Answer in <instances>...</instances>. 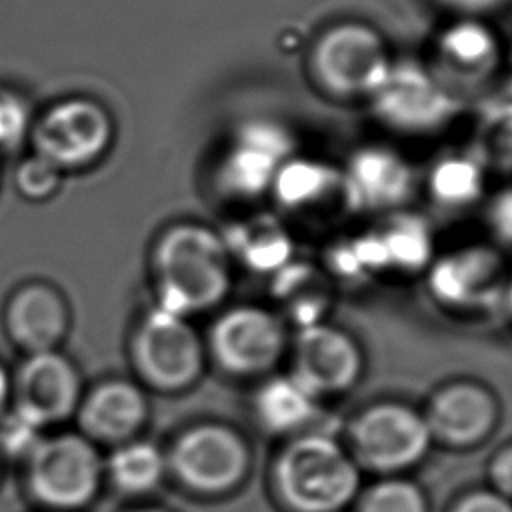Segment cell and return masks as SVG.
Segmentation results:
<instances>
[{
	"instance_id": "cell-1",
	"label": "cell",
	"mask_w": 512,
	"mask_h": 512,
	"mask_svg": "<svg viewBox=\"0 0 512 512\" xmlns=\"http://www.w3.org/2000/svg\"><path fill=\"white\" fill-rule=\"evenodd\" d=\"M232 264L222 232L196 222L166 228L152 252L156 306L188 318L216 308L232 288Z\"/></svg>"
},
{
	"instance_id": "cell-2",
	"label": "cell",
	"mask_w": 512,
	"mask_h": 512,
	"mask_svg": "<svg viewBox=\"0 0 512 512\" xmlns=\"http://www.w3.org/2000/svg\"><path fill=\"white\" fill-rule=\"evenodd\" d=\"M268 480L284 512H346L362 488V470L344 442L314 428L284 440Z\"/></svg>"
},
{
	"instance_id": "cell-3",
	"label": "cell",
	"mask_w": 512,
	"mask_h": 512,
	"mask_svg": "<svg viewBox=\"0 0 512 512\" xmlns=\"http://www.w3.org/2000/svg\"><path fill=\"white\" fill-rule=\"evenodd\" d=\"M422 410L404 402H374L362 408L346 430L344 446L362 472L404 476L432 448Z\"/></svg>"
},
{
	"instance_id": "cell-4",
	"label": "cell",
	"mask_w": 512,
	"mask_h": 512,
	"mask_svg": "<svg viewBox=\"0 0 512 512\" xmlns=\"http://www.w3.org/2000/svg\"><path fill=\"white\" fill-rule=\"evenodd\" d=\"M176 482L204 498L236 492L252 468L248 440L224 422H200L186 428L166 454Z\"/></svg>"
},
{
	"instance_id": "cell-5",
	"label": "cell",
	"mask_w": 512,
	"mask_h": 512,
	"mask_svg": "<svg viewBox=\"0 0 512 512\" xmlns=\"http://www.w3.org/2000/svg\"><path fill=\"white\" fill-rule=\"evenodd\" d=\"M104 464L92 440L78 434L42 438L26 456L30 496L50 512H78L98 494Z\"/></svg>"
},
{
	"instance_id": "cell-6",
	"label": "cell",
	"mask_w": 512,
	"mask_h": 512,
	"mask_svg": "<svg viewBox=\"0 0 512 512\" xmlns=\"http://www.w3.org/2000/svg\"><path fill=\"white\" fill-rule=\"evenodd\" d=\"M288 324L270 308L238 304L216 316L206 352L230 376H268L288 356Z\"/></svg>"
},
{
	"instance_id": "cell-7",
	"label": "cell",
	"mask_w": 512,
	"mask_h": 512,
	"mask_svg": "<svg viewBox=\"0 0 512 512\" xmlns=\"http://www.w3.org/2000/svg\"><path fill=\"white\" fill-rule=\"evenodd\" d=\"M134 364L140 376L164 392H180L198 382L206 366V342L188 316L152 308L134 334Z\"/></svg>"
},
{
	"instance_id": "cell-8",
	"label": "cell",
	"mask_w": 512,
	"mask_h": 512,
	"mask_svg": "<svg viewBox=\"0 0 512 512\" xmlns=\"http://www.w3.org/2000/svg\"><path fill=\"white\" fill-rule=\"evenodd\" d=\"M390 64L380 34L360 22L332 26L312 50L318 84L340 98H370Z\"/></svg>"
},
{
	"instance_id": "cell-9",
	"label": "cell",
	"mask_w": 512,
	"mask_h": 512,
	"mask_svg": "<svg viewBox=\"0 0 512 512\" xmlns=\"http://www.w3.org/2000/svg\"><path fill=\"white\" fill-rule=\"evenodd\" d=\"M112 132V118L100 102L70 96L34 118L30 136L36 154L66 170L96 162L110 146Z\"/></svg>"
},
{
	"instance_id": "cell-10",
	"label": "cell",
	"mask_w": 512,
	"mask_h": 512,
	"mask_svg": "<svg viewBox=\"0 0 512 512\" xmlns=\"http://www.w3.org/2000/svg\"><path fill=\"white\" fill-rule=\"evenodd\" d=\"M368 100L382 122L408 134L434 132L456 112L446 82L416 62H392Z\"/></svg>"
},
{
	"instance_id": "cell-11",
	"label": "cell",
	"mask_w": 512,
	"mask_h": 512,
	"mask_svg": "<svg viewBox=\"0 0 512 512\" xmlns=\"http://www.w3.org/2000/svg\"><path fill=\"white\" fill-rule=\"evenodd\" d=\"M294 154V138L268 120L244 122L216 164V186L232 200H256L270 192L280 166Z\"/></svg>"
},
{
	"instance_id": "cell-12",
	"label": "cell",
	"mask_w": 512,
	"mask_h": 512,
	"mask_svg": "<svg viewBox=\"0 0 512 512\" xmlns=\"http://www.w3.org/2000/svg\"><path fill=\"white\" fill-rule=\"evenodd\" d=\"M290 370L320 398L352 390L364 374V352L344 328L326 320L296 328L288 346Z\"/></svg>"
},
{
	"instance_id": "cell-13",
	"label": "cell",
	"mask_w": 512,
	"mask_h": 512,
	"mask_svg": "<svg viewBox=\"0 0 512 512\" xmlns=\"http://www.w3.org/2000/svg\"><path fill=\"white\" fill-rule=\"evenodd\" d=\"M342 202L362 214H392L414 192L416 174L398 150L368 144L354 150L340 168Z\"/></svg>"
},
{
	"instance_id": "cell-14",
	"label": "cell",
	"mask_w": 512,
	"mask_h": 512,
	"mask_svg": "<svg viewBox=\"0 0 512 512\" xmlns=\"http://www.w3.org/2000/svg\"><path fill=\"white\" fill-rule=\"evenodd\" d=\"M432 442L454 450L474 448L490 438L500 422V402L492 388L476 380L438 386L422 408Z\"/></svg>"
},
{
	"instance_id": "cell-15",
	"label": "cell",
	"mask_w": 512,
	"mask_h": 512,
	"mask_svg": "<svg viewBox=\"0 0 512 512\" xmlns=\"http://www.w3.org/2000/svg\"><path fill=\"white\" fill-rule=\"evenodd\" d=\"M504 264L490 246H462L428 266V290L450 310H476L504 294Z\"/></svg>"
},
{
	"instance_id": "cell-16",
	"label": "cell",
	"mask_w": 512,
	"mask_h": 512,
	"mask_svg": "<svg viewBox=\"0 0 512 512\" xmlns=\"http://www.w3.org/2000/svg\"><path fill=\"white\" fill-rule=\"evenodd\" d=\"M12 394L16 410L46 426L68 418L80 404V376L58 350L28 354L18 368Z\"/></svg>"
},
{
	"instance_id": "cell-17",
	"label": "cell",
	"mask_w": 512,
	"mask_h": 512,
	"mask_svg": "<svg viewBox=\"0 0 512 512\" xmlns=\"http://www.w3.org/2000/svg\"><path fill=\"white\" fill-rule=\"evenodd\" d=\"M86 438L122 444L136 438L148 416L144 392L128 380H106L78 404Z\"/></svg>"
},
{
	"instance_id": "cell-18",
	"label": "cell",
	"mask_w": 512,
	"mask_h": 512,
	"mask_svg": "<svg viewBox=\"0 0 512 512\" xmlns=\"http://www.w3.org/2000/svg\"><path fill=\"white\" fill-rule=\"evenodd\" d=\"M6 328L28 354L56 350L68 330V306L54 288L26 284L6 306Z\"/></svg>"
},
{
	"instance_id": "cell-19",
	"label": "cell",
	"mask_w": 512,
	"mask_h": 512,
	"mask_svg": "<svg viewBox=\"0 0 512 512\" xmlns=\"http://www.w3.org/2000/svg\"><path fill=\"white\" fill-rule=\"evenodd\" d=\"M322 398L292 372L266 376L252 396L256 424L272 436L290 438L316 428Z\"/></svg>"
},
{
	"instance_id": "cell-20",
	"label": "cell",
	"mask_w": 512,
	"mask_h": 512,
	"mask_svg": "<svg viewBox=\"0 0 512 512\" xmlns=\"http://www.w3.org/2000/svg\"><path fill=\"white\" fill-rule=\"evenodd\" d=\"M232 262L256 274H276L294 254L290 232L280 220L256 214L222 232Z\"/></svg>"
},
{
	"instance_id": "cell-21",
	"label": "cell",
	"mask_w": 512,
	"mask_h": 512,
	"mask_svg": "<svg viewBox=\"0 0 512 512\" xmlns=\"http://www.w3.org/2000/svg\"><path fill=\"white\" fill-rule=\"evenodd\" d=\"M268 194L282 210L292 214L314 210L334 196L342 200L340 168L316 158L292 154L280 166Z\"/></svg>"
},
{
	"instance_id": "cell-22",
	"label": "cell",
	"mask_w": 512,
	"mask_h": 512,
	"mask_svg": "<svg viewBox=\"0 0 512 512\" xmlns=\"http://www.w3.org/2000/svg\"><path fill=\"white\" fill-rule=\"evenodd\" d=\"M442 66L464 80H480L498 62L496 34L472 16L450 24L438 40Z\"/></svg>"
},
{
	"instance_id": "cell-23",
	"label": "cell",
	"mask_w": 512,
	"mask_h": 512,
	"mask_svg": "<svg viewBox=\"0 0 512 512\" xmlns=\"http://www.w3.org/2000/svg\"><path fill=\"white\" fill-rule=\"evenodd\" d=\"M274 298L278 300L282 320L294 322L296 328L324 320V310L330 302L328 278L312 264L290 260L284 268L272 274Z\"/></svg>"
},
{
	"instance_id": "cell-24",
	"label": "cell",
	"mask_w": 512,
	"mask_h": 512,
	"mask_svg": "<svg viewBox=\"0 0 512 512\" xmlns=\"http://www.w3.org/2000/svg\"><path fill=\"white\" fill-rule=\"evenodd\" d=\"M374 232L380 240L388 272H418L428 268L434 260L432 232L428 224L414 214L396 210L388 214Z\"/></svg>"
},
{
	"instance_id": "cell-25",
	"label": "cell",
	"mask_w": 512,
	"mask_h": 512,
	"mask_svg": "<svg viewBox=\"0 0 512 512\" xmlns=\"http://www.w3.org/2000/svg\"><path fill=\"white\" fill-rule=\"evenodd\" d=\"M112 486L126 496L154 492L168 474L166 454L152 442L132 438L122 442L106 462Z\"/></svg>"
},
{
	"instance_id": "cell-26",
	"label": "cell",
	"mask_w": 512,
	"mask_h": 512,
	"mask_svg": "<svg viewBox=\"0 0 512 512\" xmlns=\"http://www.w3.org/2000/svg\"><path fill=\"white\" fill-rule=\"evenodd\" d=\"M486 166L476 154L442 156L428 172V192L444 208H464L484 192Z\"/></svg>"
},
{
	"instance_id": "cell-27",
	"label": "cell",
	"mask_w": 512,
	"mask_h": 512,
	"mask_svg": "<svg viewBox=\"0 0 512 512\" xmlns=\"http://www.w3.org/2000/svg\"><path fill=\"white\" fill-rule=\"evenodd\" d=\"M346 512H430L424 488L406 476H380L362 486Z\"/></svg>"
},
{
	"instance_id": "cell-28",
	"label": "cell",
	"mask_w": 512,
	"mask_h": 512,
	"mask_svg": "<svg viewBox=\"0 0 512 512\" xmlns=\"http://www.w3.org/2000/svg\"><path fill=\"white\" fill-rule=\"evenodd\" d=\"M328 268L332 276L346 282H364L388 272L374 228L334 244L328 252Z\"/></svg>"
},
{
	"instance_id": "cell-29",
	"label": "cell",
	"mask_w": 512,
	"mask_h": 512,
	"mask_svg": "<svg viewBox=\"0 0 512 512\" xmlns=\"http://www.w3.org/2000/svg\"><path fill=\"white\" fill-rule=\"evenodd\" d=\"M34 124L32 108L24 96L0 90V150L20 146L30 136Z\"/></svg>"
},
{
	"instance_id": "cell-30",
	"label": "cell",
	"mask_w": 512,
	"mask_h": 512,
	"mask_svg": "<svg viewBox=\"0 0 512 512\" xmlns=\"http://www.w3.org/2000/svg\"><path fill=\"white\" fill-rule=\"evenodd\" d=\"M62 170L40 154L24 158L16 168V188L30 200H44L52 196L60 184Z\"/></svg>"
},
{
	"instance_id": "cell-31",
	"label": "cell",
	"mask_w": 512,
	"mask_h": 512,
	"mask_svg": "<svg viewBox=\"0 0 512 512\" xmlns=\"http://www.w3.org/2000/svg\"><path fill=\"white\" fill-rule=\"evenodd\" d=\"M40 424L32 422L18 410H14V416H10L0 430V444L8 454L14 456H28L32 448L42 440L40 438Z\"/></svg>"
},
{
	"instance_id": "cell-32",
	"label": "cell",
	"mask_w": 512,
	"mask_h": 512,
	"mask_svg": "<svg viewBox=\"0 0 512 512\" xmlns=\"http://www.w3.org/2000/svg\"><path fill=\"white\" fill-rule=\"evenodd\" d=\"M448 512H512V500L488 488H472L462 492Z\"/></svg>"
},
{
	"instance_id": "cell-33",
	"label": "cell",
	"mask_w": 512,
	"mask_h": 512,
	"mask_svg": "<svg viewBox=\"0 0 512 512\" xmlns=\"http://www.w3.org/2000/svg\"><path fill=\"white\" fill-rule=\"evenodd\" d=\"M486 476L492 490L512 500V442L504 444L494 452L488 462Z\"/></svg>"
},
{
	"instance_id": "cell-34",
	"label": "cell",
	"mask_w": 512,
	"mask_h": 512,
	"mask_svg": "<svg viewBox=\"0 0 512 512\" xmlns=\"http://www.w3.org/2000/svg\"><path fill=\"white\" fill-rule=\"evenodd\" d=\"M490 220H492L494 232L502 240L512 244V190H506L496 198V202L492 204Z\"/></svg>"
},
{
	"instance_id": "cell-35",
	"label": "cell",
	"mask_w": 512,
	"mask_h": 512,
	"mask_svg": "<svg viewBox=\"0 0 512 512\" xmlns=\"http://www.w3.org/2000/svg\"><path fill=\"white\" fill-rule=\"evenodd\" d=\"M444 6L466 14V16H474V14H484L490 12L494 8L504 6L508 0H440Z\"/></svg>"
},
{
	"instance_id": "cell-36",
	"label": "cell",
	"mask_w": 512,
	"mask_h": 512,
	"mask_svg": "<svg viewBox=\"0 0 512 512\" xmlns=\"http://www.w3.org/2000/svg\"><path fill=\"white\" fill-rule=\"evenodd\" d=\"M12 386H10V380H8V376H6V372L2 370V366H0V412H2V408H4V404H6V400H8V396H10V390Z\"/></svg>"
},
{
	"instance_id": "cell-37",
	"label": "cell",
	"mask_w": 512,
	"mask_h": 512,
	"mask_svg": "<svg viewBox=\"0 0 512 512\" xmlns=\"http://www.w3.org/2000/svg\"><path fill=\"white\" fill-rule=\"evenodd\" d=\"M126 512H172V510L162 508V506H138V508H132V510H126Z\"/></svg>"
},
{
	"instance_id": "cell-38",
	"label": "cell",
	"mask_w": 512,
	"mask_h": 512,
	"mask_svg": "<svg viewBox=\"0 0 512 512\" xmlns=\"http://www.w3.org/2000/svg\"><path fill=\"white\" fill-rule=\"evenodd\" d=\"M504 296H506V304H508V310L512 314V278L506 282L504 286Z\"/></svg>"
}]
</instances>
